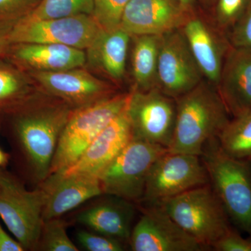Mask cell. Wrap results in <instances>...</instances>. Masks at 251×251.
Masks as SVG:
<instances>
[{"label": "cell", "mask_w": 251, "mask_h": 251, "mask_svg": "<svg viewBox=\"0 0 251 251\" xmlns=\"http://www.w3.org/2000/svg\"><path fill=\"white\" fill-rule=\"evenodd\" d=\"M209 183L201 156L168 151L151 167L140 202L156 204Z\"/></svg>", "instance_id": "9c48e42d"}, {"label": "cell", "mask_w": 251, "mask_h": 251, "mask_svg": "<svg viewBox=\"0 0 251 251\" xmlns=\"http://www.w3.org/2000/svg\"><path fill=\"white\" fill-rule=\"evenodd\" d=\"M40 0H0V19L14 20L27 14Z\"/></svg>", "instance_id": "1f68e13d"}, {"label": "cell", "mask_w": 251, "mask_h": 251, "mask_svg": "<svg viewBox=\"0 0 251 251\" xmlns=\"http://www.w3.org/2000/svg\"><path fill=\"white\" fill-rule=\"evenodd\" d=\"M221 149L230 156L251 159V110L232 117L218 136Z\"/></svg>", "instance_id": "603a6c76"}, {"label": "cell", "mask_w": 251, "mask_h": 251, "mask_svg": "<svg viewBox=\"0 0 251 251\" xmlns=\"http://www.w3.org/2000/svg\"><path fill=\"white\" fill-rule=\"evenodd\" d=\"M92 12L93 0H40L35 7L18 18L38 21L82 14L92 16Z\"/></svg>", "instance_id": "cb8c5ba5"}, {"label": "cell", "mask_w": 251, "mask_h": 251, "mask_svg": "<svg viewBox=\"0 0 251 251\" xmlns=\"http://www.w3.org/2000/svg\"><path fill=\"white\" fill-rule=\"evenodd\" d=\"M1 177H2V173H0V188H1Z\"/></svg>", "instance_id": "d590c367"}, {"label": "cell", "mask_w": 251, "mask_h": 251, "mask_svg": "<svg viewBox=\"0 0 251 251\" xmlns=\"http://www.w3.org/2000/svg\"><path fill=\"white\" fill-rule=\"evenodd\" d=\"M127 113L133 130V138L171 146L176 122V100L155 88L148 91L133 90Z\"/></svg>", "instance_id": "30bf717a"}, {"label": "cell", "mask_w": 251, "mask_h": 251, "mask_svg": "<svg viewBox=\"0 0 251 251\" xmlns=\"http://www.w3.org/2000/svg\"><path fill=\"white\" fill-rule=\"evenodd\" d=\"M132 229L134 251H201L205 249L176 224L158 204H147Z\"/></svg>", "instance_id": "7c38bea8"}, {"label": "cell", "mask_w": 251, "mask_h": 251, "mask_svg": "<svg viewBox=\"0 0 251 251\" xmlns=\"http://www.w3.org/2000/svg\"><path fill=\"white\" fill-rule=\"evenodd\" d=\"M31 74L46 92L74 109L116 94L111 85L80 68L60 72H32Z\"/></svg>", "instance_id": "4fadbf2b"}, {"label": "cell", "mask_w": 251, "mask_h": 251, "mask_svg": "<svg viewBox=\"0 0 251 251\" xmlns=\"http://www.w3.org/2000/svg\"><path fill=\"white\" fill-rule=\"evenodd\" d=\"M32 99L22 75L11 67L0 66V108L22 107Z\"/></svg>", "instance_id": "d4e9b609"}, {"label": "cell", "mask_w": 251, "mask_h": 251, "mask_svg": "<svg viewBox=\"0 0 251 251\" xmlns=\"http://www.w3.org/2000/svg\"><path fill=\"white\" fill-rule=\"evenodd\" d=\"M168 151L161 145L133 138L99 175L103 194L140 202L151 167Z\"/></svg>", "instance_id": "52a82bcc"}, {"label": "cell", "mask_w": 251, "mask_h": 251, "mask_svg": "<svg viewBox=\"0 0 251 251\" xmlns=\"http://www.w3.org/2000/svg\"><path fill=\"white\" fill-rule=\"evenodd\" d=\"M76 238L79 244L87 251H125L124 243L122 241L103 234H94L85 229L77 231Z\"/></svg>", "instance_id": "f1b7e54d"}, {"label": "cell", "mask_w": 251, "mask_h": 251, "mask_svg": "<svg viewBox=\"0 0 251 251\" xmlns=\"http://www.w3.org/2000/svg\"><path fill=\"white\" fill-rule=\"evenodd\" d=\"M203 78L181 29L163 34L158 57V89L175 99L193 90Z\"/></svg>", "instance_id": "8fae6325"}, {"label": "cell", "mask_w": 251, "mask_h": 251, "mask_svg": "<svg viewBox=\"0 0 251 251\" xmlns=\"http://www.w3.org/2000/svg\"><path fill=\"white\" fill-rule=\"evenodd\" d=\"M12 57L32 72H60L85 65L86 54L76 48L61 44H20L12 45Z\"/></svg>", "instance_id": "ffe728a7"}, {"label": "cell", "mask_w": 251, "mask_h": 251, "mask_svg": "<svg viewBox=\"0 0 251 251\" xmlns=\"http://www.w3.org/2000/svg\"><path fill=\"white\" fill-rule=\"evenodd\" d=\"M227 37L232 46L251 49V0L242 17L227 33Z\"/></svg>", "instance_id": "f546056e"}, {"label": "cell", "mask_w": 251, "mask_h": 251, "mask_svg": "<svg viewBox=\"0 0 251 251\" xmlns=\"http://www.w3.org/2000/svg\"><path fill=\"white\" fill-rule=\"evenodd\" d=\"M175 100L176 122L168 151L201 156L206 144L218 138L230 115L217 88L208 80Z\"/></svg>", "instance_id": "6da1fadb"}, {"label": "cell", "mask_w": 251, "mask_h": 251, "mask_svg": "<svg viewBox=\"0 0 251 251\" xmlns=\"http://www.w3.org/2000/svg\"><path fill=\"white\" fill-rule=\"evenodd\" d=\"M45 198L42 188L27 191L14 178L2 174L0 218L25 250L39 245Z\"/></svg>", "instance_id": "ba28073f"}, {"label": "cell", "mask_w": 251, "mask_h": 251, "mask_svg": "<svg viewBox=\"0 0 251 251\" xmlns=\"http://www.w3.org/2000/svg\"><path fill=\"white\" fill-rule=\"evenodd\" d=\"M162 35L135 36L132 52L133 90L148 91L158 89V66Z\"/></svg>", "instance_id": "7402d4cb"}, {"label": "cell", "mask_w": 251, "mask_h": 251, "mask_svg": "<svg viewBox=\"0 0 251 251\" xmlns=\"http://www.w3.org/2000/svg\"><path fill=\"white\" fill-rule=\"evenodd\" d=\"M3 44H1V41H0V52L1 51V48H2Z\"/></svg>", "instance_id": "8d00e7d4"}, {"label": "cell", "mask_w": 251, "mask_h": 251, "mask_svg": "<svg viewBox=\"0 0 251 251\" xmlns=\"http://www.w3.org/2000/svg\"><path fill=\"white\" fill-rule=\"evenodd\" d=\"M110 196V199L85 209L77 216L78 224L97 233L129 242L135 216L133 202Z\"/></svg>", "instance_id": "d6986e66"}, {"label": "cell", "mask_w": 251, "mask_h": 251, "mask_svg": "<svg viewBox=\"0 0 251 251\" xmlns=\"http://www.w3.org/2000/svg\"><path fill=\"white\" fill-rule=\"evenodd\" d=\"M130 97V92L116 94L74 109L59 136L49 175L76 163L100 131L126 108Z\"/></svg>", "instance_id": "277c9868"}, {"label": "cell", "mask_w": 251, "mask_h": 251, "mask_svg": "<svg viewBox=\"0 0 251 251\" xmlns=\"http://www.w3.org/2000/svg\"><path fill=\"white\" fill-rule=\"evenodd\" d=\"M11 24L0 37L3 45L53 44L89 49L103 31L92 16L86 14L38 21L18 18Z\"/></svg>", "instance_id": "8992f818"}, {"label": "cell", "mask_w": 251, "mask_h": 251, "mask_svg": "<svg viewBox=\"0 0 251 251\" xmlns=\"http://www.w3.org/2000/svg\"><path fill=\"white\" fill-rule=\"evenodd\" d=\"M126 109L127 107L100 131L76 163L61 173L99 176L133 139V130Z\"/></svg>", "instance_id": "2e32d148"}, {"label": "cell", "mask_w": 251, "mask_h": 251, "mask_svg": "<svg viewBox=\"0 0 251 251\" xmlns=\"http://www.w3.org/2000/svg\"><path fill=\"white\" fill-rule=\"evenodd\" d=\"M251 0H218L216 24L223 32L228 33L247 10Z\"/></svg>", "instance_id": "83f0119b"}, {"label": "cell", "mask_w": 251, "mask_h": 251, "mask_svg": "<svg viewBox=\"0 0 251 251\" xmlns=\"http://www.w3.org/2000/svg\"><path fill=\"white\" fill-rule=\"evenodd\" d=\"M38 248L48 251H79L68 236L66 224L59 218L44 221Z\"/></svg>", "instance_id": "484cf974"}, {"label": "cell", "mask_w": 251, "mask_h": 251, "mask_svg": "<svg viewBox=\"0 0 251 251\" xmlns=\"http://www.w3.org/2000/svg\"><path fill=\"white\" fill-rule=\"evenodd\" d=\"M130 0H93L92 17L107 32L121 27L122 17Z\"/></svg>", "instance_id": "4316f807"}, {"label": "cell", "mask_w": 251, "mask_h": 251, "mask_svg": "<svg viewBox=\"0 0 251 251\" xmlns=\"http://www.w3.org/2000/svg\"><path fill=\"white\" fill-rule=\"evenodd\" d=\"M9 161V155L0 149V167L4 166Z\"/></svg>", "instance_id": "836d02e7"}, {"label": "cell", "mask_w": 251, "mask_h": 251, "mask_svg": "<svg viewBox=\"0 0 251 251\" xmlns=\"http://www.w3.org/2000/svg\"><path fill=\"white\" fill-rule=\"evenodd\" d=\"M131 36L120 28L107 32L103 31L88 50L90 62L100 67L115 80H120L125 74L127 51Z\"/></svg>", "instance_id": "44dd1931"}, {"label": "cell", "mask_w": 251, "mask_h": 251, "mask_svg": "<svg viewBox=\"0 0 251 251\" xmlns=\"http://www.w3.org/2000/svg\"><path fill=\"white\" fill-rule=\"evenodd\" d=\"M218 92L228 111L235 117L251 110V49L231 45L225 57Z\"/></svg>", "instance_id": "e0dca14e"}, {"label": "cell", "mask_w": 251, "mask_h": 251, "mask_svg": "<svg viewBox=\"0 0 251 251\" xmlns=\"http://www.w3.org/2000/svg\"><path fill=\"white\" fill-rule=\"evenodd\" d=\"M22 108L15 118L14 131L31 174L40 184L49 176L59 136L74 109L62 100L32 99Z\"/></svg>", "instance_id": "7a4b0ae2"}, {"label": "cell", "mask_w": 251, "mask_h": 251, "mask_svg": "<svg viewBox=\"0 0 251 251\" xmlns=\"http://www.w3.org/2000/svg\"><path fill=\"white\" fill-rule=\"evenodd\" d=\"M186 9H189L197 0H177Z\"/></svg>", "instance_id": "e575fe53"}, {"label": "cell", "mask_w": 251, "mask_h": 251, "mask_svg": "<svg viewBox=\"0 0 251 251\" xmlns=\"http://www.w3.org/2000/svg\"><path fill=\"white\" fill-rule=\"evenodd\" d=\"M181 30L206 80L216 87L231 46L227 35L213 31L201 18H188Z\"/></svg>", "instance_id": "ac0fdd59"}, {"label": "cell", "mask_w": 251, "mask_h": 251, "mask_svg": "<svg viewBox=\"0 0 251 251\" xmlns=\"http://www.w3.org/2000/svg\"><path fill=\"white\" fill-rule=\"evenodd\" d=\"M21 243L10 237L0 224V251H23Z\"/></svg>", "instance_id": "d6a6232c"}, {"label": "cell", "mask_w": 251, "mask_h": 251, "mask_svg": "<svg viewBox=\"0 0 251 251\" xmlns=\"http://www.w3.org/2000/svg\"><path fill=\"white\" fill-rule=\"evenodd\" d=\"M201 158L231 223L251 237V159L227 154L218 138L206 144Z\"/></svg>", "instance_id": "3957f363"}, {"label": "cell", "mask_w": 251, "mask_h": 251, "mask_svg": "<svg viewBox=\"0 0 251 251\" xmlns=\"http://www.w3.org/2000/svg\"><path fill=\"white\" fill-rule=\"evenodd\" d=\"M40 188L45 192L43 221L60 218L86 201L103 195L99 176L87 174L54 173Z\"/></svg>", "instance_id": "9a60e30c"}, {"label": "cell", "mask_w": 251, "mask_h": 251, "mask_svg": "<svg viewBox=\"0 0 251 251\" xmlns=\"http://www.w3.org/2000/svg\"><path fill=\"white\" fill-rule=\"evenodd\" d=\"M188 10L177 0H130L120 28L131 36L163 35L184 25Z\"/></svg>", "instance_id": "5bb4252c"}, {"label": "cell", "mask_w": 251, "mask_h": 251, "mask_svg": "<svg viewBox=\"0 0 251 251\" xmlns=\"http://www.w3.org/2000/svg\"><path fill=\"white\" fill-rule=\"evenodd\" d=\"M211 248L216 251H251V237H243L232 227Z\"/></svg>", "instance_id": "4dcf8cb0"}, {"label": "cell", "mask_w": 251, "mask_h": 251, "mask_svg": "<svg viewBox=\"0 0 251 251\" xmlns=\"http://www.w3.org/2000/svg\"><path fill=\"white\" fill-rule=\"evenodd\" d=\"M204 248L212 247L231 227V221L210 184L156 203Z\"/></svg>", "instance_id": "5b68a950"}]
</instances>
